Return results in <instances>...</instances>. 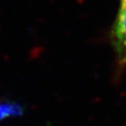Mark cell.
I'll return each instance as SVG.
<instances>
[{"mask_svg": "<svg viewBox=\"0 0 126 126\" xmlns=\"http://www.w3.org/2000/svg\"><path fill=\"white\" fill-rule=\"evenodd\" d=\"M110 41L120 69L126 68V0H119V8L111 28Z\"/></svg>", "mask_w": 126, "mask_h": 126, "instance_id": "1", "label": "cell"}, {"mask_svg": "<svg viewBox=\"0 0 126 126\" xmlns=\"http://www.w3.org/2000/svg\"><path fill=\"white\" fill-rule=\"evenodd\" d=\"M22 107L15 102H0V120L22 114Z\"/></svg>", "mask_w": 126, "mask_h": 126, "instance_id": "2", "label": "cell"}]
</instances>
